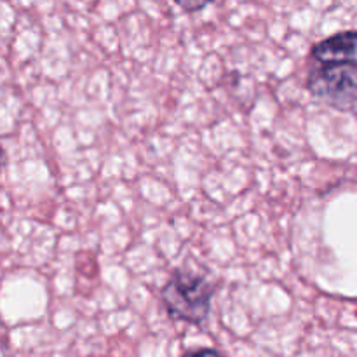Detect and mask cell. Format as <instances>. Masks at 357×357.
Instances as JSON below:
<instances>
[{"instance_id":"6da1fadb","label":"cell","mask_w":357,"mask_h":357,"mask_svg":"<svg viewBox=\"0 0 357 357\" xmlns=\"http://www.w3.org/2000/svg\"><path fill=\"white\" fill-rule=\"evenodd\" d=\"M307 87L328 107L357 112V31H340L314 45Z\"/></svg>"},{"instance_id":"3957f363","label":"cell","mask_w":357,"mask_h":357,"mask_svg":"<svg viewBox=\"0 0 357 357\" xmlns=\"http://www.w3.org/2000/svg\"><path fill=\"white\" fill-rule=\"evenodd\" d=\"M213 0H174V3L180 6L183 10H187V13H197V10L204 9Z\"/></svg>"},{"instance_id":"7a4b0ae2","label":"cell","mask_w":357,"mask_h":357,"mask_svg":"<svg viewBox=\"0 0 357 357\" xmlns=\"http://www.w3.org/2000/svg\"><path fill=\"white\" fill-rule=\"evenodd\" d=\"M215 288L204 275L176 271L162 288V300L173 319L202 324L211 310Z\"/></svg>"}]
</instances>
